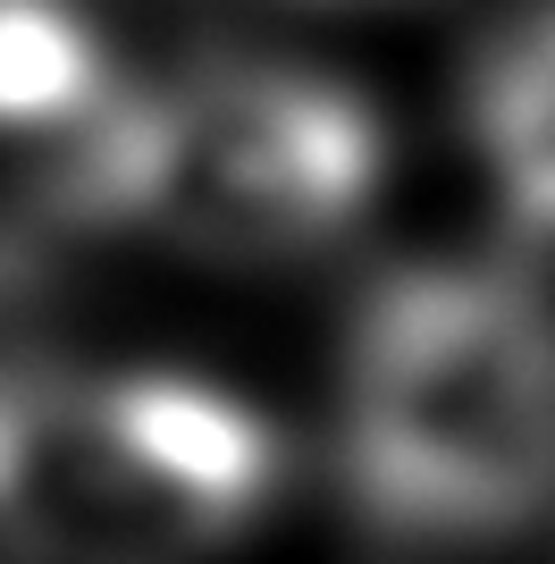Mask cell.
<instances>
[{
    "label": "cell",
    "instance_id": "cell-1",
    "mask_svg": "<svg viewBox=\"0 0 555 564\" xmlns=\"http://www.w3.org/2000/svg\"><path fill=\"white\" fill-rule=\"evenodd\" d=\"M346 471L404 540H513L555 514V312L480 261L395 270L346 346Z\"/></svg>",
    "mask_w": 555,
    "mask_h": 564
},
{
    "label": "cell",
    "instance_id": "cell-2",
    "mask_svg": "<svg viewBox=\"0 0 555 564\" xmlns=\"http://www.w3.org/2000/svg\"><path fill=\"white\" fill-rule=\"evenodd\" d=\"M388 135L362 94L312 68H210L152 110L85 135L76 186L101 212L152 219L185 253L270 261L328 245L379 194Z\"/></svg>",
    "mask_w": 555,
    "mask_h": 564
},
{
    "label": "cell",
    "instance_id": "cell-3",
    "mask_svg": "<svg viewBox=\"0 0 555 564\" xmlns=\"http://www.w3.org/2000/svg\"><path fill=\"white\" fill-rule=\"evenodd\" d=\"M92 447V564H185L261 514L278 438L253 404L203 379L135 371L85 388Z\"/></svg>",
    "mask_w": 555,
    "mask_h": 564
},
{
    "label": "cell",
    "instance_id": "cell-4",
    "mask_svg": "<svg viewBox=\"0 0 555 564\" xmlns=\"http://www.w3.org/2000/svg\"><path fill=\"white\" fill-rule=\"evenodd\" d=\"M471 152L488 169V194L531 245H555V0L480 51L471 68Z\"/></svg>",
    "mask_w": 555,
    "mask_h": 564
},
{
    "label": "cell",
    "instance_id": "cell-5",
    "mask_svg": "<svg viewBox=\"0 0 555 564\" xmlns=\"http://www.w3.org/2000/svg\"><path fill=\"white\" fill-rule=\"evenodd\" d=\"M118 118L110 59L68 0H0V135H59L85 152Z\"/></svg>",
    "mask_w": 555,
    "mask_h": 564
}]
</instances>
